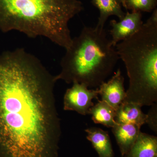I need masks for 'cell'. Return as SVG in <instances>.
I'll return each mask as SVG.
<instances>
[{
    "mask_svg": "<svg viewBox=\"0 0 157 157\" xmlns=\"http://www.w3.org/2000/svg\"><path fill=\"white\" fill-rule=\"evenodd\" d=\"M56 82L24 48L0 55V157H58Z\"/></svg>",
    "mask_w": 157,
    "mask_h": 157,
    "instance_id": "cell-1",
    "label": "cell"
},
{
    "mask_svg": "<svg viewBox=\"0 0 157 157\" xmlns=\"http://www.w3.org/2000/svg\"><path fill=\"white\" fill-rule=\"evenodd\" d=\"M83 9L79 0H0V30L45 37L66 50L72 40L69 21Z\"/></svg>",
    "mask_w": 157,
    "mask_h": 157,
    "instance_id": "cell-2",
    "label": "cell"
},
{
    "mask_svg": "<svg viewBox=\"0 0 157 157\" xmlns=\"http://www.w3.org/2000/svg\"><path fill=\"white\" fill-rule=\"evenodd\" d=\"M105 29L84 26L78 36L72 38L56 79L98 88L112 74L120 59Z\"/></svg>",
    "mask_w": 157,
    "mask_h": 157,
    "instance_id": "cell-3",
    "label": "cell"
},
{
    "mask_svg": "<svg viewBox=\"0 0 157 157\" xmlns=\"http://www.w3.org/2000/svg\"><path fill=\"white\" fill-rule=\"evenodd\" d=\"M115 47L129 78L124 102L141 107L157 103V9L137 33Z\"/></svg>",
    "mask_w": 157,
    "mask_h": 157,
    "instance_id": "cell-4",
    "label": "cell"
},
{
    "mask_svg": "<svg viewBox=\"0 0 157 157\" xmlns=\"http://www.w3.org/2000/svg\"><path fill=\"white\" fill-rule=\"evenodd\" d=\"M72 84L64 96V109L75 111L82 115L89 114L90 109L94 105L93 100L98 99V89H89L84 84L77 82Z\"/></svg>",
    "mask_w": 157,
    "mask_h": 157,
    "instance_id": "cell-5",
    "label": "cell"
},
{
    "mask_svg": "<svg viewBox=\"0 0 157 157\" xmlns=\"http://www.w3.org/2000/svg\"><path fill=\"white\" fill-rule=\"evenodd\" d=\"M142 14L139 11L127 12L119 21L112 20L110 21L111 29L109 34L114 47L119 42L128 39L137 33L143 25Z\"/></svg>",
    "mask_w": 157,
    "mask_h": 157,
    "instance_id": "cell-6",
    "label": "cell"
},
{
    "mask_svg": "<svg viewBox=\"0 0 157 157\" xmlns=\"http://www.w3.org/2000/svg\"><path fill=\"white\" fill-rule=\"evenodd\" d=\"M124 81L121 71L118 69L108 81L104 82L97 88L101 101L106 102L115 110L126 97Z\"/></svg>",
    "mask_w": 157,
    "mask_h": 157,
    "instance_id": "cell-7",
    "label": "cell"
},
{
    "mask_svg": "<svg viewBox=\"0 0 157 157\" xmlns=\"http://www.w3.org/2000/svg\"><path fill=\"white\" fill-rule=\"evenodd\" d=\"M140 128L132 124H117L112 128L122 155L126 154L135 143L140 132Z\"/></svg>",
    "mask_w": 157,
    "mask_h": 157,
    "instance_id": "cell-8",
    "label": "cell"
},
{
    "mask_svg": "<svg viewBox=\"0 0 157 157\" xmlns=\"http://www.w3.org/2000/svg\"><path fill=\"white\" fill-rule=\"evenodd\" d=\"M141 106L135 103L123 102L116 110L115 121L117 124H135L141 127L145 124L146 114Z\"/></svg>",
    "mask_w": 157,
    "mask_h": 157,
    "instance_id": "cell-9",
    "label": "cell"
},
{
    "mask_svg": "<svg viewBox=\"0 0 157 157\" xmlns=\"http://www.w3.org/2000/svg\"><path fill=\"white\" fill-rule=\"evenodd\" d=\"M126 157H157V138L140 132Z\"/></svg>",
    "mask_w": 157,
    "mask_h": 157,
    "instance_id": "cell-10",
    "label": "cell"
},
{
    "mask_svg": "<svg viewBox=\"0 0 157 157\" xmlns=\"http://www.w3.org/2000/svg\"><path fill=\"white\" fill-rule=\"evenodd\" d=\"M85 132L99 157H114L108 132L95 127L86 129Z\"/></svg>",
    "mask_w": 157,
    "mask_h": 157,
    "instance_id": "cell-11",
    "label": "cell"
},
{
    "mask_svg": "<svg viewBox=\"0 0 157 157\" xmlns=\"http://www.w3.org/2000/svg\"><path fill=\"white\" fill-rule=\"evenodd\" d=\"M92 3L100 12L96 26L98 28L104 29L105 23L110 16L114 15L120 20L125 14L119 0H92Z\"/></svg>",
    "mask_w": 157,
    "mask_h": 157,
    "instance_id": "cell-12",
    "label": "cell"
},
{
    "mask_svg": "<svg viewBox=\"0 0 157 157\" xmlns=\"http://www.w3.org/2000/svg\"><path fill=\"white\" fill-rule=\"evenodd\" d=\"M89 114L95 124H101L108 128H113L116 124L115 121L116 110L104 101H98L91 107Z\"/></svg>",
    "mask_w": 157,
    "mask_h": 157,
    "instance_id": "cell-13",
    "label": "cell"
},
{
    "mask_svg": "<svg viewBox=\"0 0 157 157\" xmlns=\"http://www.w3.org/2000/svg\"><path fill=\"white\" fill-rule=\"evenodd\" d=\"M156 5L157 0H127L124 7L132 11L151 12Z\"/></svg>",
    "mask_w": 157,
    "mask_h": 157,
    "instance_id": "cell-14",
    "label": "cell"
},
{
    "mask_svg": "<svg viewBox=\"0 0 157 157\" xmlns=\"http://www.w3.org/2000/svg\"><path fill=\"white\" fill-rule=\"evenodd\" d=\"M151 107L146 114L145 124H147L154 132H157V103H154L151 105Z\"/></svg>",
    "mask_w": 157,
    "mask_h": 157,
    "instance_id": "cell-15",
    "label": "cell"
},
{
    "mask_svg": "<svg viewBox=\"0 0 157 157\" xmlns=\"http://www.w3.org/2000/svg\"><path fill=\"white\" fill-rule=\"evenodd\" d=\"M119 2H120L122 6H125V4L127 0H119Z\"/></svg>",
    "mask_w": 157,
    "mask_h": 157,
    "instance_id": "cell-16",
    "label": "cell"
}]
</instances>
